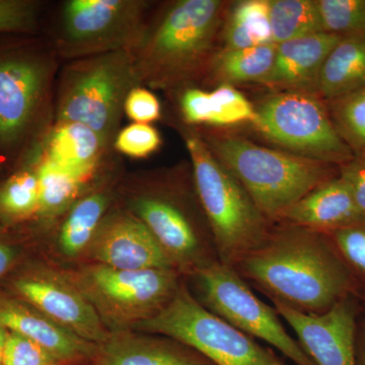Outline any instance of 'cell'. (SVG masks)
Wrapping results in <instances>:
<instances>
[{
    "instance_id": "1",
    "label": "cell",
    "mask_w": 365,
    "mask_h": 365,
    "mask_svg": "<svg viewBox=\"0 0 365 365\" xmlns=\"http://www.w3.org/2000/svg\"><path fill=\"white\" fill-rule=\"evenodd\" d=\"M234 268L274 304L302 314L326 313L361 289L328 235L285 223Z\"/></svg>"
},
{
    "instance_id": "2",
    "label": "cell",
    "mask_w": 365,
    "mask_h": 365,
    "mask_svg": "<svg viewBox=\"0 0 365 365\" xmlns=\"http://www.w3.org/2000/svg\"><path fill=\"white\" fill-rule=\"evenodd\" d=\"M222 0H179L132 50L141 86L177 90L205 76L227 11Z\"/></svg>"
},
{
    "instance_id": "3",
    "label": "cell",
    "mask_w": 365,
    "mask_h": 365,
    "mask_svg": "<svg viewBox=\"0 0 365 365\" xmlns=\"http://www.w3.org/2000/svg\"><path fill=\"white\" fill-rule=\"evenodd\" d=\"M201 137L273 225L312 190L339 175L336 165L259 145L237 134L215 132Z\"/></svg>"
},
{
    "instance_id": "4",
    "label": "cell",
    "mask_w": 365,
    "mask_h": 365,
    "mask_svg": "<svg viewBox=\"0 0 365 365\" xmlns=\"http://www.w3.org/2000/svg\"><path fill=\"white\" fill-rule=\"evenodd\" d=\"M57 55L38 35H0V153L32 148L48 110Z\"/></svg>"
},
{
    "instance_id": "5",
    "label": "cell",
    "mask_w": 365,
    "mask_h": 365,
    "mask_svg": "<svg viewBox=\"0 0 365 365\" xmlns=\"http://www.w3.org/2000/svg\"><path fill=\"white\" fill-rule=\"evenodd\" d=\"M181 133L218 259L234 267L265 242L274 225L257 207L239 180L211 153L200 133L188 128Z\"/></svg>"
},
{
    "instance_id": "6",
    "label": "cell",
    "mask_w": 365,
    "mask_h": 365,
    "mask_svg": "<svg viewBox=\"0 0 365 365\" xmlns=\"http://www.w3.org/2000/svg\"><path fill=\"white\" fill-rule=\"evenodd\" d=\"M139 86L128 50L71 60L60 76L55 121L86 125L110 150L120 131L125 100Z\"/></svg>"
},
{
    "instance_id": "7",
    "label": "cell",
    "mask_w": 365,
    "mask_h": 365,
    "mask_svg": "<svg viewBox=\"0 0 365 365\" xmlns=\"http://www.w3.org/2000/svg\"><path fill=\"white\" fill-rule=\"evenodd\" d=\"M254 106L252 125L281 150L338 168L354 158L316 93L274 91Z\"/></svg>"
},
{
    "instance_id": "8",
    "label": "cell",
    "mask_w": 365,
    "mask_h": 365,
    "mask_svg": "<svg viewBox=\"0 0 365 365\" xmlns=\"http://www.w3.org/2000/svg\"><path fill=\"white\" fill-rule=\"evenodd\" d=\"M137 325L188 346L213 365H288L270 348L210 313L182 284L167 306Z\"/></svg>"
},
{
    "instance_id": "9",
    "label": "cell",
    "mask_w": 365,
    "mask_h": 365,
    "mask_svg": "<svg viewBox=\"0 0 365 365\" xmlns=\"http://www.w3.org/2000/svg\"><path fill=\"white\" fill-rule=\"evenodd\" d=\"M150 230L179 271L194 274L220 262L196 189L160 184L134 196L128 208Z\"/></svg>"
},
{
    "instance_id": "10",
    "label": "cell",
    "mask_w": 365,
    "mask_h": 365,
    "mask_svg": "<svg viewBox=\"0 0 365 365\" xmlns=\"http://www.w3.org/2000/svg\"><path fill=\"white\" fill-rule=\"evenodd\" d=\"M148 7L143 0H69L60 11L53 47L67 61L132 51L148 29Z\"/></svg>"
},
{
    "instance_id": "11",
    "label": "cell",
    "mask_w": 365,
    "mask_h": 365,
    "mask_svg": "<svg viewBox=\"0 0 365 365\" xmlns=\"http://www.w3.org/2000/svg\"><path fill=\"white\" fill-rule=\"evenodd\" d=\"M195 275L201 299L210 313L230 326L277 349L297 365H316L299 341L287 332L275 307L252 292L249 283L232 266L216 262Z\"/></svg>"
},
{
    "instance_id": "12",
    "label": "cell",
    "mask_w": 365,
    "mask_h": 365,
    "mask_svg": "<svg viewBox=\"0 0 365 365\" xmlns=\"http://www.w3.org/2000/svg\"><path fill=\"white\" fill-rule=\"evenodd\" d=\"M179 273L177 269L122 270L97 264L78 274L76 287L104 323L137 325L169 304L182 285Z\"/></svg>"
},
{
    "instance_id": "13",
    "label": "cell",
    "mask_w": 365,
    "mask_h": 365,
    "mask_svg": "<svg viewBox=\"0 0 365 365\" xmlns=\"http://www.w3.org/2000/svg\"><path fill=\"white\" fill-rule=\"evenodd\" d=\"M355 297H346L319 314H302L282 304H274V307L294 330L314 364L359 365Z\"/></svg>"
},
{
    "instance_id": "14",
    "label": "cell",
    "mask_w": 365,
    "mask_h": 365,
    "mask_svg": "<svg viewBox=\"0 0 365 365\" xmlns=\"http://www.w3.org/2000/svg\"><path fill=\"white\" fill-rule=\"evenodd\" d=\"M88 248L98 264L108 267L177 269L150 230L128 209L106 215Z\"/></svg>"
},
{
    "instance_id": "15",
    "label": "cell",
    "mask_w": 365,
    "mask_h": 365,
    "mask_svg": "<svg viewBox=\"0 0 365 365\" xmlns=\"http://www.w3.org/2000/svg\"><path fill=\"white\" fill-rule=\"evenodd\" d=\"M16 289L40 313L81 339L98 346L111 337L97 309L76 285L47 276L19 280Z\"/></svg>"
},
{
    "instance_id": "16",
    "label": "cell",
    "mask_w": 365,
    "mask_h": 365,
    "mask_svg": "<svg viewBox=\"0 0 365 365\" xmlns=\"http://www.w3.org/2000/svg\"><path fill=\"white\" fill-rule=\"evenodd\" d=\"M342 36L317 33L280 43L272 71L263 85L273 91L316 93L326 60Z\"/></svg>"
},
{
    "instance_id": "17",
    "label": "cell",
    "mask_w": 365,
    "mask_h": 365,
    "mask_svg": "<svg viewBox=\"0 0 365 365\" xmlns=\"http://www.w3.org/2000/svg\"><path fill=\"white\" fill-rule=\"evenodd\" d=\"M365 217L340 175L312 190L281 215L277 223L330 232Z\"/></svg>"
},
{
    "instance_id": "18",
    "label": "cell",
    "mask_w": 365,
    "mask_h": 365,
    "mask_svg": "<svg viewBox=\"0 0 365 365\" xmlns=\"http://www.w3.org/2000/svg\"><path fill=\"white\" fill-rule=\"evenodd\" d=\"M0 326L42 346L63 365L91 361L97 352V345L81 339L40 312L19 304H0Z\"/></svg>"
},
{
    "instance_id": "19",
    "label": "cell",
    "mask_w": 365,
    "mask_h": 365,
    "mask_svg": "<svg viewBox=\"0 0 365 365\" xmlns=\"http://www.w3.org/2000/svg\"><path fill=\"white\" fill-rule=\"evenodd\" d=\"M40 143L32 148L46 160L91 178L109 150L95 131L76 122L55 121Z\"/></svg>"
},
{
    "instance_id": "20",
    "label": "cell",
    "mask_w": 365,
    "mask_h": 365,
    "mask_svg": "<svg viewBox=\"0 0 365 365\" xmlns=\"http://www.w3.org/2000/svg\"><path fill=\"white\" fill-rule=\"evenodd\" d=\"M93 362L96 365H213L196 350L170 338L137 339L129 336L110 337L98 345Z\"/></svg>"
},
{
    "instance_id": "21",
    "label": "cell",
    "mask_w": 365,
    "mask_h": 365,
    "mask_svg": "<svg viewBox=\"0 0 365 365\" xmlns=\"http://www.w3.org/2000/svg\"><path fill=\"white\" fill-rule=\"evenodd\" d=\"M365 86V28L342 36L326 60L317 95L325 102Z\"/></svg>"
},
{
    "instance_id": "22",
    "label": "cell",
    "mask_w": 365,
    "mask_h": 365,
    "mask_svg": "<svg viewBox=\"0 0 365 365\" xmlns=\"http://www.w3.org/2000/svg\"><path fill=\"white\" fill-rule=\"evenodd\" d=\"M277 45L258 46L244 49L216 50L209 61L205 76L220 85L241 83L263 85L274 64Z\"/></svg>"
},
{
    "instance_id": "23",
    "label": "cell",
    "mask_w": 365,
    "mask_h": 365,
    "mask_svg": "<svg viewBox=\"0 0 365 365\" xmlns=\"http://www.w3.org/2000/svg\"><path fill=\"white\" fill-rule=\"evenodd\" d=\"M220 36L225 49H244L273 43L270 0L235 2L225 14Z\"/></svg>"
},
{
    "instance_id": "24",
    "label": "cell",
    "mask_w": 365,
    "mask_h": 365,
    "mask_svg": "<svg viewBox=\"0 0 365 365\" xmlns=\"http://www.w3.org/2000/svg\"><path fill=\"white\" fill-rule=\"evenodd\" d=\"M30 155L40 188L38 215L50 218L71 207L91 177L63 169L46 160L34 150Z\"/></svg>"
},
{
    "instance_id": "25",
    "label": "cell",
    "mask_w": 365,
    "mask_h": 365,
    "mask_svg": "<svg viewBox=\"0 0 365 365\" xmlns=\"http://www.w3.org/2000/svg\"><path fill=\"white\" fill-rule=\"evenodd\" d=\"M109 194L100 189L78 199L69 209L59 234V246L67 256H78L90 247L109 207Z\"/></svg>"
},
{
    "instance_id": "26",
    "label": "cell",
    "mask_w": 365,
    "mask_h": 365,
    "mask_svg": "<svg viewBox=\"0 0 365 365\" xmlns=\"http://www.w3.org/2000/svg\"><path fill=\"white\" fill-rule=\"evenodd\" d=\"M274 44L323 32L317 0H270Z\"/></svg>"
},
{
    "instance_id": "27",
    "label": "cell",
    "mask_w": 365,
    "mask_h": 365,
    "mask_svg": "<svg viewBox=\"0 0 365 365\" xmlns=\"http://www.w3.org/2000/svg\"><path fill=\"white\" fill-rule=\"evenodd\" d=\"M40 188L33 163L16 170L0 187V215L21 220L38 215Z\"/></svg>"
},
{
    "instance_id": "28",
    "label": "cell",
    "mask_w": 365,
    "mask_h": 365,
    "mask_svg": "<svg viewBox=\"0 0 365 365\" xmlns=\"http://www.w3.org/2000/svg\"><path fill=\"white\" fill-rule=\"evenodd\" d=\"M336 129L355 158H365V86L326 102Z\"/></svg>"
},
{
    "instance_id": "29",
    "label": "cell",
    "mask_w": 365,
    "mask_h": 365,
    "mask_svg": "<svg viewBox=\"0 0 365 365\" xmlns=\"http://www.w3.org/2000/svg\"><path fill=\"white\" fill-rule=\"evenodd\" d=\"M211 120L209 126L227 127L253 123L256 111L253 103L235 86L220 85L210 91Z\"/></svg>"
},
{
    "instance_id": "30",
    "label": "cell",
    "mask_w": 365,
    "mask_h": 365,
    "mask_svg": "<svg viewBox=\"0 0 365 365\" xmlns=\"http://www.w3.org/2000/svg\"><path fill=\"white\" fill-rule=\"evenodd\" d=\"M324 33L344 36L365 28V0H317Z\"/></svg>"
},
{
    "instance_id": "31",
    "label": "cell",
    "mask_w": 365,
    "mask_h": 365,
    "mask_svg": "<svg viewBox=\"0 0 365 365\" xmlns=\"http://www.w3.org/2000/svg\"><path fill=\"white\" fill-rule=\"evenodd\" d=\"M325 234L360 287L365 289V217Z\"/></svg>"
},
{
    "instance_id": "32",
    "label": "cell",
    "mask_w": 365,
    "mask_h": 365,
    "mask_svg": "<svg viewBox=\"0 0 365 365\" xmlns=\"http://www.w3.org/2000/svg\"><path fill=\"white\" fill-rule=\"evenodd\" d=\"M41 4L34 0H0V35H38Z\"/></svg>"
},
{
    "instance_id": "33",
    "label": "cell",
    "mask_w": 365,
    "mask_h": 365,
    "mask_svg": "<svg viewBox=\"0 0 365 365\" xmlns=\"http://www.w3.org/2000/svg\"><path fill=\"white\" fill-rule=\"evenodd\" d=\"M160 132L150 124L132 123L120 129L113 148L132 158H145L162 145Z\"/></svg>"
},
{
    "instance_id": "34",
    "label": "cell",
    "mask_w": 365,
    "mask_h": 365,
    "mask_svg": "<svg viewBox=\"0 0 365 365\" xmlns=\"http://www.w3.org/2000/svg\"><path fill=\"white\" fill-rule=\"evenodd\" d=\"M2 365H63L51 353L20 334H7Z\"/></svg>"
},
{
    "instance_id": "35",
    "label": "cell",
    "mask_w": 365,
    "mask_h": 365,
    "mask_svg": "<svg viewBox=\"0 0 365 365\" xmlns=\"http://www.w3.org/2000/svg\"><path fill=\"white\" fill-rule=\"evenodd\" d=\"M124 114L133 123L150 124L162 116V106L153 91L139 86L132 88L127 96Z\"/></svg>"
},
{
    "instance_id": "36",
    "label": "cell",
    "mask_w": 365,
    "mask_h": 365,
    "mask_svg": "<svg viewBox=\"0 0 365 365\" xmlns=\"http://www.w3.org/2000/svg\"><path fill=\"white\" fill-rule=\"evenodd\" d=\"M180 108L182 119L187 125L210 124V91L191 86L185 88L180 98Z\"/></svg>"
},
{
    "instance_id": "37",
    "label": "cell",
    "mask_w": 365,
    "mask_h": 365,
    "mask_svg": "<svg viewBox=\"0 0 365 365\" xmlns=\"http://www.w3.org/2000/svg\"><path fill=\"white\" fill-rule=\"evenodd\" d=\"M339 175L347 182L353 199L365 216V158H355L339 167Z\"/></svg>"
},
{
    "instance_id": "38",
    "label": "cell",
    "mask_w": 365,
    "mask_h": 365,
    "mask_svg": "<svg viewBox=\"0 0 365 365\" xmlns=\"http://www.w3.org/2000/svg\"><path fill=\"white\" fill-rule=\"evenodd\" d=\"M11 260H13V254L11 250L4 245H0V276L9 269Z\"/></svg>"
},
{
    "instance_id": "39",
    "label": "cell",
    "mask_w": 365,
    "mask_h": 365,
    "mask_svg": "<svg viewBox=\"0 0 365 365\" xmlns=\"http://www.w3.org/2000/svg\"><path fill=\"white\" fill-rule=\"evenodd\" d=\"M357 359H359V365H365V324L362 326L359 339H357Z\"/></svg>"
},
{
    "instance_id": "40",
    "label": "cell",
    "mask_w": 365,
    "mask_h": 365,
    "mask_svg": "<svg viewBox=\"0 0 365 365\" xmlns=\"http://www.w3.org/2000/svg\"><path fill=\"white\" fill-rule=\"evenodd\" d=\"M7 333L4 327L0 326V365L4 360V349H6Z\"/></svg>"
},
{
    "instance_id": "41",
    "label": "cell",
    "mask_w": 365,
    "mask_h": 365,
    "mask_svg": "<svg viewBox=\"0 0 365 365\" xmlns=\"http://www.w3.org/2000/svg\"><path fill=\"white\" fill-rule=\"evenodd\" d=\"M76 365H96V364H93V360H91V361L83 362V364H76Z\"/></svg>"
}]
</instances>
